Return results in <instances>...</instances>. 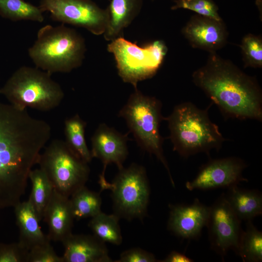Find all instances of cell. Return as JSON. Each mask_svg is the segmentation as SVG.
Listing matches in <instances>:
<instances>
[{
    "label": "cell",
    "mask_w": 262,
    "mask_h": 262,
    "mask_svg": "<svg viewBox=\"0 0 262 262\" xmlns=\"http://www.w3.org/2000/svg\"><path fill=\"white\" fill-rule=\"evenodd\" d=\"M39 7L48 11L54 21L85 29L91 33H104L108 13L91 0H41Z\"/></svg>",
    "instance_id": "cell-10"
},
{
    "label": "cell",
    "mask_w": 262,
    "mask_h": 262,
    "mask_svg": "<svg viewBox=\"0 0 262 262\" xmlns=\"http://www.w3.org/2000/svg\"><path fill=\"white\" fill-rule=\"evenodd\" d=\"M51 75L37 67L21 66L0 88V94L19 110L29 107L49 111L58 107L64 98L61 86Z\"/></svg>",
    "instance_id": "cell-5"
},
{
    "label": "cell",
    "mask_w": 262,
    "mask_h": 262,
    "mask_svg": "<svg viewBox=\"0 0 262 262\" xmlns=\"http://www.w3.org/2000/svg\"><path fill=\"white\" fill-rule=\"evenodd\" d=\"M86 123L76 114L64 123L66 142L84 161L90 163L92 157L85 138Z\"/></svg>",
    "instance_id": "cell-24"
},
{
    "label": "cell",
    "mask_w": 262,
    "mask_h": 262,
    "mask_svg": "<svg viewBox=\"0 0 262 262\" xmlns=\"http://www.w3.org/2000/svg\"><path fill=\"white\" fill-rule=\"evenodd\" d=\"M100 190L111 191L114 214L131 220H142L146 215L149 202L150 189L145 168L132 164L122 168L112 182L99 175Z\"/></svg>",
    "instance_id": "cell-7"
},
{
    "label": "cell",
    "mask_w": 262,
    "mask_h": 262,
    "mask_svg": "<svg viewBox=\"0 0 262 262\" xmlns=\"http://www.w3.org/2000/svg\"><path fill=\"white\" fill-rule=\"evenodd\" d=\"M225 198L237 217L241 220L252 221L262 213V195L257 190L244 189L237 185L229 187Z\"/></svg>",
    "instance_id": "cell-20"
},
{
    "label": "cell",
    "mask_w": 262,
    "mask_h": 262,
    "mask_svg": "<svg viewBox=\"0 0 262 262\" xmlns=\"http://www.w3.org/2000/svg\"><path fill=\"white\" fill-rule=\"evenodd\" d=\"M48 227L50 240L62 242L72 233L74 216L69 197L54 189L45 210L43 217Z\"/></svg>",
    "instance_id": "cell-17"
},
{
    "label": "cell",
    "mask_w": 262,
    "mask_h": 262,
    "mask_svg": "<svg viewBox=\"0 0 262 262\" xmlns=\"http://www.w3.org/2000/svg\"><path fill=\"white\" fill-rule=\"evenodd\" d=\"M119 219L114 213L107 214L100 212L91 218L88 226L94 235L102 242L118 246L122 242Z\"/></svg>",
    "instance_id": "cell-22"
},
{
    "label": "cell",
    "mask_w": 262,
    "mask_h": 262,
    "mask_svg": "<svg viewBox=\"0 0 262 262\" xmlns=\"http://www.w3.org/2000/svg\"><path fill=\"white\" fill-rule=\"evenodd\" d=\"M167 49L162 40H155L140 46L123 36L107 45V50L114 56L119 77L134 88H137L138 82L150 79L156 74Z\"/></svg>",
    "instance_id": "cell-9"
},
{
    "label": "cell",
    "mask_w": 262,
    "mask_h": 262,
    "mask_svg": "<svg viewBox=\"0 0 262 262\" xmlns=\"http://www.w3.org/2000/svg\"><path fill=\"white\" fill-rule=\"evenodd\" d=\"M64 262H110L108 250L94 235L71 233L62 242Z\"/></svg>",
    "instance_id": "cell-16"
},
{
    "label": "cell",
    "mask_w": 262,
    "mask_h": 262,
    "mask_svg": "<svg viewBox=\"0 0 262 262\" xmlns=\"http://www.w3.org/2000/svg\"><path fill=\"white\" fill-rule=\"evenodd\" d=\"M167 229L176 236L189 240H197L206 227L210 206L196 198L190 204H169Z\"/></svg>",
    "instance_id": "cell-13"
},
{
    "label": "cell",
    "mask_w": 262,
    "mask_h": 262,
    "mask_svg": "<svg viewBox=\"0 0 262 262\" xmlns=\"http://www.w3.org/2000/svg\"><path fill=\"white\" fill-rule=\"evenodd\" d=\"M29 180L31 183L32 190L28 200L41 221L51 196L53 188L45 173L40 168L31 171Z\"/></svg>",
    "instance_id": "cell-21"
},
{
    "label": "cell",
    "mask_w": 262,
    "mask_h": 262,
    "mask_svg": "<svg viewBox=\"0 0 262 262\" xmlns=\"http://www.w3.org/2000/svg\"><path fill=\"white\" fill-rule=\"evenodd\" d=\"M241 222L231 209L224 194L210 206L206 227L211 247L222 257L229 250L239 255L244 231Z\"/></svg>",
    "instance_id": "cell-11"
},
{
    "label": "cell",
    "mask_w": 262,
    "mask_h": 262,
    "mask_svg": "<svg viewBox=\"0 0 262 262\" xmlns=\"http://www.w3.org/2000/svg\"><path fill=\"white\" fill-rule=\"evenodd\" d=\"M238 256L243 262L262 261V232L256 228L252 221H246V229L243 231Z\"/></svg>",
    "instance_id": "cell-26"
},
{
    "label": "cell",
    "mask_w": 262,
    "mask_h": 262,
    "mask_svg": "<svg viewBox=\"0 0 262 262\" xmlns=\"http://www.w3.org/2000/svg\"><path fill=\"white\" fill-rule=\"evenodd\" d=\"M161 262H192L194 260L184 254L176 251H171Z\"/></svg>",
    "instance_id": "cell-32"
},
{
    "label": "cell",
    "mask_w": 262,
    "mask_h": 262,
    "mask_svg": "<svg viewBox=\"0 0 262 262\" xmlns=\"http://www.w3.org/2000/svg\"><path fill=\"white\" fill-rule=\"evenodd\" d=\"M29 251L18 242L0 245V262H27Z\"/></svg>",
    "instance_id": "cell-30"
},
{
    "label": "cell",
    "mask_w": 262,
    "mask_h": 262,
    "mask_svg": "<svg viewBox=\"0 0 262 262\" xmlns=\"http://www.w3.org/2000/svg\"><path fill=\"white\" fill-rule=\"evenodd\" d=\"M16 223L19 231L18 243L30 250L37 246L50 241L39 226L40 221L29 200L20 201L15 207Z\"/></svg>",
    "instance_id": "cell-18"
},
{
    "label": "cell",
    "mask_w": 262,
    "mask_h": 262,
    "mask_svg": "<svg viewBox=\"0 0 262 262\" xmlns=\"http://www.w3.org/2000/svg\"><path fill=\"white\" fill-rule=\"evenodd\" d=\"M43 12L24 0H0V16L14 21L31 20L42 22Z\"/></svg>",
    "instance_id": "cell-25"
},
{
    "label": "cell",
    "mask_w": 262,
    "mask_h": 262,
    "mask_svg": "<svg viewBox=\"0 0 262 262\" xmlns=\"http://www.w3.org/2000/svg\"><path fill=\"white\" fill-rule=\"evenodd\" d=\"M162 106L159 99L145 95L135 88L119 112L118 116L125 120L130 131L142 149L155 155L163 164L174 187L175 183L164 154V138L160 133V123L164 120L161 113Z\"/></svg>",
    "instance_id": "cell-6"
},
{
    "label": "cell",
    "mask_w": 262,
    "mask_h": 262,
    "mask_svg": "<svg viewBox=\"0 0 262 262\" xmlns=\"http://www.w3.org/2000/svg\"><path fill=\"white\" fill-rule=\"evenodd\" d=\"M247 166L244 160L237 157L212 159L200 167L196 176L187 181L185 187L189 191L229 188L248 181L243 176Z\"/></svg>",
    "instance_id": "cell-12"
},
{
    "label": "cell",
    "mask_w": 262,
    "mask_h": 262,
    "mask_svg": "<svg viewBox=\"0 0 262 262\" xmlns=\"http://www.w3.org/2000/svg\"><path fill=\"white\" fill-rule=\"evenodd\" d=\"M46 121L0 102V209L14 207L51 136Z\"/></svg>",
    "instance_id": "cell-1"
},
{
    "label": "cell",
    "mask_w": 262,
    "mask_h": 262,
    "mask_svg": "<svg viewBox=\"0 0 262 262\" xmlns=\"http://www.w3.org/2000/svg\"><path fill=\"white\" fill-rule=\"evenodd\" d=\"M181 33L194 48L209 53L224 47L228 33L223 20L196 14L191 17L182 28Z\"/></svg>",
    "instance_id": "cell-14"
},
{
    "label": "cell",
    "mask_w": 262,
    "mask_h": 262,
    "mask_svg": "<svg viewBox=\"0 0 262 262\" xmlns=\"http://www.w3.org/2000/svg\"><path fill=\"white\" fill-rule=\"evenodd\" d=\"M143 3V0H111L107 8L108 20L104 38L111 42L123 36L125 29L139 14Z\"/></svg>",
    "instance_id": "cell-19"
},
{
    "label": "cell",
    "mask_w": 262,
    "mask_h": 262,
    "mask_svg": "<svg viewBox=\"0 0 262 262\" xmlns=\"http://www.w3.org/2000/svg\"><path fill=\"white\" fill-rule=\"evenodd\" d=\"M37 164L46 174L53 189L68 197L85 186L90 168L66 142L52 141L40 155Z\"/></svg>",
    "instance_id": "cell-8"
},
{
    "label": "cell",
    "mask_w": 262,
    "mask_h": 262,
    "mask_svg": "<svg viewBox=\"0 0 262 262\" xmlns=\"http://www.w3.org/2000/svg\"><path fill=\"white\" fill-rule=\"evenodd\" d=\"M69 200L74 218L76 220L92 218L101 212L102 201L99 194L85 186L73 194Z\"/></svg>",
    "instance_id": "cell-23"
},
{
    "label": "cell",
    "mask_w": 262,
    "mask_h": 262,
    "mask_svg": "<svg viewBox=\"0 0 262 262\" xmlns=\"http://www.w3.org/2000/svg\"><path fill=\"white\" fill-rule=\"evenodd\" d=\"M244 67H262V39L261 36L248 33L240 44Z\"/></svg>",
    "instance_id": "cell-27"
},
{
    "label": "cell",
    "mask_w": 262,
    "mask_h": 262,
    "mask_svg": "<svg viewBox=\"0 0 262 262\" xmlns=\"http://www.w3.org/2000/svg\"><path fill=\"white\" fill-rule=\"evenodd\" d=\"M192 80L224 118L262 120V92L257 80L216 52L194 71Z\"/></svg>",
    "instance_id": "cell-2"
},
{
    "label": "cell",
    "mask_w": 262,
    "mask_h": 262,
    "mask_svg": "<svg viewBox=\"0 0 262 262\" xmlns=\"http://www.w3.org/2000/svg\"><path fill=\"white\" fill-rule=\"evenodd\" d=\"M48 241L29 250L27 262H64Z\"/></svg>",
    "instance_id": "cell-29"
},
{
    "label": "cell",
    "mask_w": 262,
    "mask_h": 262,
    "mask_svg": "<svg viewBox=\"0 0 262 262\" xmlns=\"http://www.w3.org/2000/svg\"><path fill=\"white\" fill-rule=\"evenodd\" d=\"M115 262H156L158 261L152 253L140 248H133L123 251Z\"/></svg>",
    "instance_id": "cell-31"
},
{
    "label": "cell",
    "mask_w": 262,
    "mask_h": 262,
    "mask_svg": "<svg viewBox=\"0 0 262 262\" xmlns=\"http://www.w3.org/2000/svg\"><path fill=\"white\" fill-rule=\"evenodd\" d=\"M86 50L84 38L75 30L64 24L46 25L39 30L28 54L36 67L52 74L70 72L80 67Z\"/></svg>",
    "instance_id": "cell-4"
},
{
    "label": "cell",
    "mask_w": 262,
    "mask_h": 262,
    "mask_svg": "<svg viewBox=\"0 0 262 262\" xmlns=\"http://www.w3.org/2000/svg\"><path fill=\"white\" fill-rule=\"evenodd\" d=\"M91 154L92 158H97L103 164L100 174L105 176L107 166L115 164L118 169L128 155V135L122 134L105 123L99 125L91 138Z\"/></svg>",
    "instance_id": "cell-15"
},
{
    "label": "cell",
    "mask_w": 262,
    "mask_h": 262,
    "mask_svg": "<svg viewBox=\"0 0 262 262\" xmlns=\"http://www.w3.org/2000/svg\"><path fill=\"white\" fill-rule=\"evenodd\" d=\"M171 9H184L192 11L196 14L222 20L218 7L213 0H175Z\"/></svg>",
    "instance_id": "cell-28"
},
{
    "label": "cell",
    "mask_w": 262,
    "mask_h": 262,
    "mask_svg": "<svg viewBox=\"0 0 262 262\" xmlns=\"http://www.w3.org/2000/svg\"><path fill=\"white\" fill-rule=\"evenodd\" d=\"M211 105L201 109L190 102L181 103L164 118L173 149L181 157L187 158L201 152L209 155L213 149L219 150L226 140L209 117Z\"/></svg>",
    "instance_id": "cell-3"
}]
</instances>
